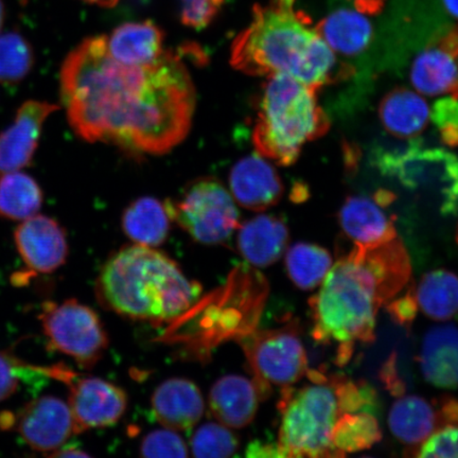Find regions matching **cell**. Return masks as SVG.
<instances>
[{"label":"cell","instance_id":"2e32d148","mask_svg":"<svg viewBox=\"0 0 458 458\" xmlns=\"http://www.w3.org/2000/svg\"><path fill=\"white\" fill-rule=\"evenodd\" d=\"M229 186L236 203L255 211L272 208L284 192L277 171L257 152L233 165L229 174Z\"/></svg>","mask_w":458,"mask_h":458},{"label":"cell","instance_id":"b9f144b4","mask_svg":"<svg viewBox=\"0 0 458 458\" xmlns=\"http://www.w3.org/2000/svg\"><path fill=\"white\" fill-rule=\"evenodd\" d=\"M49 456L53 457H79V456H89L86 452L82 451L81 449L77 448H72V446H65L63 445L62 448L59 450L54 452L53 454H50Z\"/></svg>","mask_w":458,"mask_h":458},{"label":"cell","instance_id":"8d00e7d4","mask_svg":"<svg viewBox=\"0 0 458 458\" xmlns=\"http://www.w3.org/2000/svg\"><path fill=\"white\" fill-rule=\"evenodd\" d=\"M30 368L8 352H0V401L7 400L15 394L22 376Z\"/></svg>","mask_w":458,"mask_h":458},{"label":"cell","instance_id":"d6986e66","mask_svg":"<svg viewBox=\"0 0 458 458\" xmlns=\"http://www.w3.org/2000/svg\"><path fill=\"white\" fill-rule=\"evenodd\" d=\"M259 399L254 381L242 376L229 375L221 377L211 387L209 408L222 425L242 428L254 420Z\"/></svg>","mask_w":458,"mask_h":458},{"label":"cell","instance_id":"f6af8a7d","mask_svg":"<svg viewBox=\"0 0 458 458\" xmlns=\"http://www.w3.org/2000/svg\"><path fill=\"white\" fill-rule=\"evenodd\" d=\"M4 5L2 0H0V29H2L4 24Z\"/></svg>","mask_w":458,"mask_h":458},{"label":"cell","instance_id":"7a4b0ae2","mask_svg":"<svg viewBox=\"0 0 458 458\" xmlns=\"http://www.w3.org/2000/svg\"><path fill=\"white\" fill-rule=\"evenodd\" d=\"M411 276L410 256L399 237L375 246L353 244L309 301L313 340L336 344L335 364L346 365L357 344L375 341L379 309L408 286Z\"/></svg>","mask_w":458,"mask_h":458},{"label":"cell","instance_id":"d590c367","mask_svg":"<svg viewBox=\"0 0 458 458\" xmlns=\"http://www.w3.org/2000/svg\"><path fill=\"white\" fill-rule=\"evenodd\" d=\"M225 0H181V20L189 28L202 30L219 14Z\"/></svg>","mask_w":458,"mask_h":458},{"label":"cell","instance_id":"60d3db41","mask_svg":"<svg viewBox=\"0 0 458 458\" xmlns=\"http://www.w3.org/2000/svg\"><path fill=\"white\" fill-rule=\"evenodd\" d=\"M250 457H280L277 445L253 443L250 445L248 454Z\"/></svg>","mask_w":458,"mask_h":458},{"label":"cell","instance_id":"ffe728a7","mask_svg":"<svg viewBox=\"0 0 458 458\" xmlns=\"http://www.w3.org/2000/svg\"><path fill=\"white\" fill-rule=\"evenodd\" d=\"M288 242V226L278 216L259 215L239 226L237 244L240 254L258 267L276 263Z\"/></svg>","mask_w":458,"mask_h":458},{"label":"cell","instance_id":"7bdbcfd3","mask_svg":"<svg viewBox=\"0 0 458 458\" xmlns=\"http://www.w3.org/2000/svg\"><path fill=\"white\" fill-rule=\"evenodd\" d=\"M448 13L458 19V0H443Z\"/></svg>","mask_w":458,"mask_h":458},{"label":"cell","instance_id":"f546056e","mask_svg":"<svg viewBox=\"0 0 458 458\" xmlns=\"http://www.w3.org/2000/svg\"><path fill=\"white\" fill-rule=\"evenodd\" d=\"M382 432L374 413L360 411L344 415L332 434L335 457L370 449L379 443Z\"/></svg>","mask_w":458,"mask_h":458},{"label":"cell","instance_id":"cb8c5ba5","mask_svg":"<svg viewBox=\"0 0 458 458\" xmlns=\"http://www.w3.org/2000/svg\"><path fill=\"white\" fill-rule=\"evenodd\" d=\"M314 29L332 50L346 56L363 54L374 38L368 17L347 8L332 11Z\"/></svg>","mask_w":458,"mask_h":458},{"label":"cell","instance_id":"5bb4252c","mask_svg":"<svg viewBox=\"0 0 458 458\" xmlns=\"http://www.w3.org/2000/svg\"><path fill=\"white\" fill-rule=\"evenodd\" d=\"M14 242L22 261L32 272L54 273L66 262V233L49 216L36 215L22 221L14 233Z\"/></svg>","mask_w":458,"mask_h":458},{"label":"cell","instance_id":"ab89813d","mask_svg":"<svg viewBox=\"0 0 458 458\" xmlns=\"http://www.w3.org/2000/svg\"><path fill=\"white\" fill-rule=\"evenodd\" d=\"M359 13L368 15L379 14L386 0H351Z\"/></svg>","mask_w":458,"mask_h":458},{"label":"cell","instance_id":"d4e9b609","mask_svg":"<svg viewBox=\"0 0 458 458\" xmlns=\"http://www.w3.org/2000/svg\"><path fill=\"white\" fill-rule=\"evenodd\" d=\"M438 423V411L416 394L400 396L388 414L389 429L401 443L408 445V451L426 442Z\"/></svg>","mask_w":458,"mask_h":458},{"label":"cell","instance_id":"9a60e30c","mask_svg":"<svg viewBox=\"0 0 458 458\" xmlns=\"http://www.w3.org/2000/svg\"><path fill=\"white\" fill-rule=\"evenodd\" d=\"M59 106L27 101L17 111L13 124L0 134V174L20 171L31 164L44 123Z\"/></svg>","mask_w":458,"mask_h":458},{"label":"cell","instance_id":"ba28073f","mask_svg":"<svg viewBox=\"0 0 458 458\" xmlns=\"http://www.w3.org/2000/svg\"><path fill=\"white\" fill-rule=\"evenodd\" d=\"M165 206L171 221L199 243H223L240 226L236 200L214 177L191 182L179 198L165 200Z\"/></svg>","mask_w":458,"mask_h":458},{"label":"cell","instance_id":"bcb514c9","mask_svg":"<svg viewBox=\"0 0 458 458\" xmlns=\"http://www.w3.org/2000/svg\"><path fill=\"white\" fill-rule=\"evenodd\" d=\"M278 2L283 3L284 4L294 5L296 0H278Z\"/></svg>","mask_w":458,"mask_h":458},{"label":"cell","instance_id":"4316f807","mask_svg":"<svg viewBox=\"0 0 458 458\" xmlns=\"http://www.w3.org/2000/svg\"><path fill=\"white\" fill-rule=\"evenodd\" d=\"M418 308L437 322H446L458 314V276L435 270L423 275L415 290Z\"/></svg>","mask_w":458,"mask_h":458},{"label":"cell","instance_id":"30bf717a","mask_svg":"<svg viewBox=\"0 0 458 458\" xmlns=\"http://www.w3.org/2000/svg\"><path fill=\"white\" fill-rule=\"evenodd\" d=\"M39 320L51 346L85 369H93L108 347L98 314L76 300L44 303Z\"/></svg>","mask_w":458,"mask_h":458},{"label":"cell","instance_id":"52a82bcc","mask_svg":"<svg viewBox=\"0 0 458 458\" xmlns=\"http://www.w3.org/2000/svg\"><path fill=\"white\" fill-rule=\"evenodd\" d=\"M374 164L383 175L411 191L438 196L444 215L457 213L458 158L445 148H423L414 140L403 151H377Z\"/></svg>","mask_w":458,"mask_h":458},{"label":"cell","instance_id":"e575fe53","mask_svg":"<svg viewBox=\"0 0 458 458\" xmlns=\"http://www.w3.org/2000/svg\"><path fill=\"white\" fill-rule=\"evenodd\" d=\"M431 119L446 146H458V98L445 97L434 103Z\"/></svg>","mask_w":458,"mask_h":458},{"label":"cell","instance_id":"f35d334b","mask_svg":"<svg viewBox=\"0 0 458 458\" xmlns=\"http://www.w3.org/2000/svg\"><path fill=\"white\" fill-rule=\"evenodd\" d=\"M396 354L393 353L391 357L383 365L381 370V380L385 383L386 388L394 396H403L405 391V386L398 376L396 368Z\"/></svg>","mask_w":458,"mask_h":458},{"label":"cell","instance_id":"f1b7e54d","mask_svg":"<svg viewBox=\"0 0 458 458\" xmlns=\"http://www.w3.org/2000/svg\"><path fill=\"white\" fill-rule=\"evenodd\" d=\"M285 268L291 282L301 290H313L323 283L334 261L322 246L299 242L285 254Z\"/></svg>","mask_w":458,"mask_h":458},{"label":"cell","instance_id":"d6a6232c","mask_svg":"<svg viewBox=\"0 0 458 458\" xmlns=\"http://www.w3.org/2000/svg\"><path fill=\"white\" fill-rule=\"evenodd\" d=\"M191 445L197 457H229L238 450L239 440L222 423H206L194 433Z\"/></svg>","mask_w":458,"mask_h":458},{"label":"cell","instance_id":"484cf974","mask_svg":"<svg viewBox=\"0 0 458 458\" xmlns=\"http://www.w3.org/2000/svg\"><path fill=\"white\" fill-rule=\"evenodd\" d=\"M171 219L165 203L151 197L137 199L124 210L123 232L135 244L157 246L168 237Z\"/></svg>","mask_w":458,"mask_h":458},{"label":"cell","instance_id":"ee69618b","mask_svg":"<svg viewBox=\"0 0 458 458\" xmlns=\"http://www.w3.org/2000/svg\"><path fill=\"white\" fill-rule=\"evenodd\" d=\"M83 2L100 5V7L112 8L119 3V0H83Z\"/></svg>","mask_w":458,"mask_h":458},{"label":"cell","instance_id":"1f68e13d","mask_svg":"<svg viewBox=\"0 0 458 458\" xmlns=\"http://www.w3.org/2000/svg\"><path fill=\"white\" fill-rule=\"evenodd\" d=\"M33 63L31 46L21 34L0 36V81L20 82L30 72Z\"/></svg>","mask_w":458,"mask_h":458},{"label":"cell","instance_id":"5b68a950","mask_svg":"<svg viewBox=\"0 0 458 458\" xmlns=\"http://www.w3.org/2000/svg\"><path fill=\"white\" fill-rule=\"evenodd\" d=\"M301 387H283L278 410L282 420L277 448L280 457H335L332 434L341 418L352 411L375 413L377 397L364 381L308 369Z\"/></svg>","mask_w":458,"mask_h":458},{"label":"cell","instance_id":"9c48e42d","mask_svg":"<svg viewBox=\"0 0 458 458\" xmlns=\"http://www.w3.org/2000/svg\"><path fill=\"white\" fill-rule=\"evenodd\" d=\"M255 374L260 399L271 393V385L294 386L306 376L308 357L297 320L276 329L257 330L240 341Z\"/></svg>","mask_w":458,"mask_h":458},{"label":"cell","instance_id":"ac0fdd59","mask_svg":"<svg viewBox=\"0 0 458 458\" xmlns=\"http://www.w3.org/2000/svg\"><path fill=\"white\" fill-rule=\"evenodd\" d=\"M375 199L349 197L340 210V225L353 244L375 246L397 238L392 216Z\"/></svg>","mask_w":458,"mask_h":458},{"label":"cell","instance_id":"836d02e7","mask_svg":"<svg viewBox=\"0 0 458 458\" xmlns=\"http://www.w3.org/2000/svg\"><path fill=\"white\" fill-rule=\"evenodd\" d=\"M140 454L145 457H186L188 446L174 429L165 428L143 438Z\"/></svg>","mask_w":458,"mask_h":458},{"label":"cell","instance_id":"8fae6325","mask_svg":"<svg viewBox=\"0 0 458 458\" xmlns=\"http://www.w3.org/2000/svg\"><path fill=\"white\" fill-rule=\"evenodd\" d=\"M71 387L70 408L76 434L117 423L128 406L123 388L99 377H78L72 372L65 380Z\"/></svg>","mask_w":458,"mask_h":458},{"label":"cell","instance_id":"3957f363","mask_svg":"<svg viewBox=\"0 0 458 458\" xmlns=\"http://www.w3.org/2000/svg\"><path fill=\"white\" fill-rule=\"evenodd\" d=\"M231 64L249 76L284 74L317 90L352 73L306 14L278 0L255 5L250 24L233 42Z\"/></svg>","mask_w":458,"mask_h":458},{"label":"cell","instance_id":"8992f818","mask_svg":"<svg viewBox=\"0 0 458 458\" xmlns=\"http://www.w3.org/2000/svg\"><path fill=\"white\" fill-rule=\"evenodd\" d=\"M317 89L276 74L263 88L253 131L256 152L282 165L294 164L301 148L329 130Z\"/></svg>","mask_w":458,"mask_h":458},{"label":"cell","instance_id":"277c9868","mask_svg":"<svg viewBox=\"0 0 458 458\" xmlns=\"http://www.w3.org/2000/svg\"><path fill=\"white\" fill-rule=\"evenodd\" d=\"M95 289L97 300L107 310L153 324L186 312L202 286L187 278L162 251L134 244L108 258Z\"/></svg>","mask_w":458,"mask_h":458},{"label":"cell","instance_id":"e0dca14e","mask_svg":"<svg viewBox=\"0 0 458 458\" xmlns=\"http://www.w3.org/2000/svg\"><path fill=\"white\" fill-rule=\"evenodd\" d=\"M152 410L164 428L186 431L196 426L204 413L199 388L182 377H174L160 385L152 397Z\"/></svg>","mask_w":458,"mask_h":458},{"label":"cell","instance_id":"7dc6e473","mask_svg":"<svg viewBox=\"0 0 458 458\" xmlns=\"http://www.w3.org/2000/svg\"><path fill=\"white\" fill-rule=\"evenodd\" d=\"M456 240H457V243H458V228H457Z\"/></svg>","mask_w":458,"mask_h":458},{"label":"cell","instance_id":"603a6c76","mask_svg":"<svg viewBox=\"0 0 458 458\" xmlns=\"http://www.w3.org/2000/svg\"><path fill=\"white\" fill-rule=\"evenodd\" d=\"M379 116L389 134L415 140L431 119V107L420 95L405 88L394 89L382 99Z\"/></svg>","mask_w":458,"mask_h":458},{"label":"cell","instance_id":"7402d4cb","mask_svg":"<svg viewBox=\"0 0 458 458\" xmlns=\"http://www.w3.org/2000/svg\"><path fill=\"white\" fill-rule=\"evenodd\" d=\"M165 34L152 21L127 22L106 37L108 54L120 64H153L165 54Z\"/></svg>","mask_w":458,"mask_h":458},{"label":"cell","instance_id":"7c38bea8","mask_svg":"<svg viewBox=\"0 0 458 458\" xmlns=\"http://www.w3.org/2000/svg\"><path fill=\"white\" fill-rule=\"evenodd\" d=\"M16 425L21 438L31 449L49 455L76 434L70 404L54 396H43L29 403L17 417Z\"/></svg>","mask_w":458,"mask_h":458},{"label":"cell","instance_id":"4dcf8cb0","mask_svg":"<svg viewBox=\"0 0 458 458\" xmlns=\"http://www.w3.org/2000/svg\"><path fill=\"white\" fill-rule=\"evenodd\" d=\"M439 423L426 442L406 451L413 457L458 458V400L443 397L438 406Z\"/></svg>","mask_w":458,"mask_h":458},{"label":"cell","instance_id":"44dd1931","mask_svg":"<svg viewBox=\"0 0 458 458\" xmlns=\"http://www.w3.org/2000/svg\"><path fill=\"white\" fill-rule=\"evenodd\" d=\"M423 377L439 388H458V328L435 326L423 337L420 354Z\"/></svg>","mask_w":458,"mask_h":458},{"label":"cell","instance_id":"83f0119b","mask_svg":"<svg viewBox=\"0 0 458 458\" xmlns=\"http://www.w3.org/2000/svg\"><path fill=\"white\" fill-rule=\"evenodd\" d=\"M42 204V189L30 175L20 171L2 174L0 217L22 222L36 216Z\"/></svg>","mask_w":458,"mask_h":458},{"label":"cell","instance_id":"4fadbf2b","mask_svg":"<svg viewBox=\"0 0 458 458\" xmlns=\"http://www.w3.org/2000/svg\"><path fill=\"white\" fill-rule=\"evenodd\" d=\"M410 78L423 95L458 98V27L434 39L417 55Z\"/></svg>","mask_w":458,"mask_h":458},{"label":"cell","instance_id":"6da1fadb","mask_svg":"<svg viewBox=\"0 0 458 458\" xmlns=\"http://www.w3.org/2000/svg\"><path fill=\"white\" fill-rule=\"evenodd\" d=\"M60 84L68 123L83 140L160 156L191 129L196 89L182 51L128 66L108 54L106 36L91 37L67 55Z\"/></svg>","mask_w":458,"mask_h":458},{"label":"cell","instance_id":"74e56055","mask_svg":"<svg viewBox=\"0 0 458 458\" xmlns=\"http://www.w3.org/2000/svg\"><path fill=\"white\" fill-rule=\"evenodd\" d=\"M415 290V284L411 283L408 291L403 296L398 299L394 297L386 303L387 311L394 322L405 328L410 327L416 318L418 303Z\"/></svg>","mask_w":458,"mask_h":458}]
</instances>
